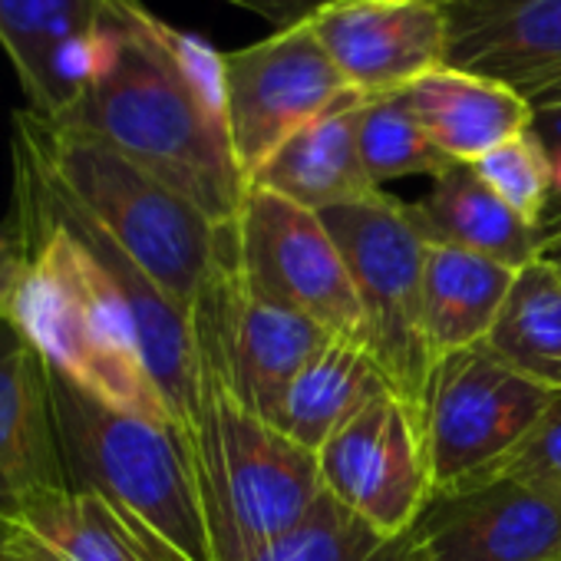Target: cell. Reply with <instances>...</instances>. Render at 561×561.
Listing matches in <instances>:
<instances>
[{
  "label": "cell",
  "mask_w": 561,
  "mask_h": 561,
  "mask_svg": "<svg viewBox=\"0 0 561 561\" xmlns=\"http://www.w3.org/2000/svg\"><path fill=\"white\" fill-rule=\"evenodd\" d=\"M308 24L360 96L403 93L446 67V14L436 0H331Z\"/></svg>",
  "instance_id": "12"
},
{
  "label": "cell",
  "mask_w": 561,
  "mask_h": 561,
  "mask_svg": "<svg viewBox=\"0 0 561 561\" xmlns=\"http://www.w3.org/2000/svg\"><path fill=\"white\" fill-rule=\"evenodd\" d=\"M446 67L531 96L561 80V0H446Z\"/></svg>",
  "instance_id": "14"
},
{
  "label": "cell",
  "mask_w": 561,
  "mask_h": 561,
  "mask_svg": "<svg viewBox=\"0 0 561 561\" xmlns=\"http://www.w3.org/2000/svg\"><path fill=\"white\" fill-rule=\"evenodd\" d=\"M11 541H14V525L0 518V561L8 558V551H11Z\"/></svg>",
  "instance_id": "31"
},
{
  "label": "cell",
  "mask_w": 561,
  "mask_h": 561,
  "mask_svg": "<svg viewBox=\"0 0 561 561\" xmlns=\"http://www.w3.org/2000/svg\"><path fill=\"white\" fill-rule=\"evenodd\" d=\"M407 538L416 561H561V495L472 479L430 495Z\"/></svg>",
  "instance_id": "11"
},
{
  "label": "cell",
  "mask_w": 561,
  "mask_h": 561,
  "mask_svg": "<svg viewBox=\"0 0 561 561\" xmlns=\"http://www.w3.org/2000/svg\"><path fill=\"white\" fill-rule=\"evenodd\" d=\"M50 182L185 314L211 277L231 225H215L188 198L119 156L113 146L54 126L31 110L14 116Z\"/></svg>",
  "instance_id": "2"
},
{
  "label": "cell",
  "mask_w": 561,
  "mask_h": 561,
  "mask_svg": "<svg viewBox=\"0 0 561 561\" xmlns=\"http://www.w3.org/2000/svg\"><path fill=\"white\" fill-rule=\"evenodd\" d=\"M248 561H416L407 535L387 538L328 492L311 515Z\"/></svg>",
  "instance_id": "23"
},
{
  "label": "cell",
  "mask_w": 561,
  "mask_h": 561,
  "mask_svg": "<svg viewBox=\"0 0 561 561\" xmlns=\"http://www.w3.org/2000/svg\"><path fill=\"white\" fill-rule=\"evenodd\" d=\"M390 390L377 360L354 337H331L291 380L280 400L277 430H285L308 453L321 446L377 393Z\"/></svg>",
  "instance_id": "21"
},
{
  "label": "cell",
  "mask_w": 561,
  "mask_h": 561,
  "mask_svg": "<svg viewBox=\"0 0 561 561\" xmlns=\"http://www.w3.org/2000/svg\"><path fill=\"white\" fill-rule=\"evenodd\" d=\"M67 485L57 439L50 367L0 321V518L18 512L44 489Z\"/></svg>",
  "instance_id": "15"
},
{
  "label": "cell",
  "mask_w": 561,
  "mask_h": 561,
  "mask_svg": "<svg viewBox=\"0 0 561 561\" xmlns=\"http://www.w3.org/2000/svg\"><path fill=\"white\" fill-rule=\"evenodd\" d=\"M324 492L387 538L407 535L430 502V469L413 410L383 390L318 453Z\"/></svg>",
  "instance_id": "10"
},
{
  "label": "cell",
  "mask_w": 561,
  "mask_h": 561,
  "mask_svg": "<svg viewBox=\"0 0 561 561\" xmlns=\"http://www.w3.org/2000/svg\"><path fill=\"white\" fill-rule=\"evenodd\" d=\"M334 234L364 311V347L387 387L416 413L433 354L426 344V238L407 202L383 188L318 211Z\"/></svg>",
  "instance_id": "5"
},
{
  "label": "cell",
  "mask_w": 561,
  "mask_h": 561,
  "mask_svg": "<svg viewBox=\"0 0 561 561\" xmlns=\"http://www.w3.org/2000/svg\"><path fill=\"white\" fill-rule=\"evenodd\" d=\"M67 485L103 495L175 561H211L185 436L119 413L50 370Z\"/></svg>",
  "instance_id": "4"
},
{
  "label": "cell",
  "mask_w": 561,
  "mask_h": 561,
  "mask_svg": "<svg viewBox=\"0 0 561 561\" xmlns=\"http://www.w3.org/2000/svg\"><path fill=\"white\" fill-rule=\"evenodd\" d=\"M554 397V390L522 377L485 344L436 357L413 413L430 495L489 472L522 443Z\"/></svg>",
  "instance_id": "6"
},
{
  "label": "cell",
  "mask_w": 561,
  "mask_h": 561,
  "mask_svg": "<svg viewBox=\"0 0 561 561\" xmlns=\"http://www.w3.org/2000/svg\"><path fill=\"white\" fill-rule=\"evenodd\" d=\"M4 561H50V558H44L34 545H27V541L14 531V541H11V551H8Z\"/></svg>",
  "instance_id": "30"
},
{
  "label": "cell",
  "mask_w": 561,
  "mask_h": 561,
  "mask_svg": "<svg viewBox=\"0 0 561 561\" xmlns=\"http://www.w3.org/2000/svg\"><path fill=\"white\" fill-rule=\"evenodd\" d=\"M367 96H354L280 146L251 185L285 195L311 211H324L344 202L380 192L360 159L357 113Z\"/></svg>",
  "instance_id": "17"
},
{
  "label": "cell",
  "mask_w": 561,
  "mask_h": 561,
  "mask_svg": "<svg viewBox=\"0 0 561 561\" xmlns=\"http://www.w3.org/2000/svg\"><path fill=\"white\" fill-rule=\"evenodd\" d=\"M188 453L211 561H248L301 525L324 495L318 456L244 410L202 364Z\"/></svg>",
  "instance_id": "3"
},
{
  "label": "cell",
  "mask_w": 561,
  "mask_h": 561,
  "mask_svg": "<svg viewBox=\"0 0 561 561\" xmlns=\"http://www.w3.org/2000/svg\"><path fill=\"white\" fill-rule=\"evenodd\" d=\"M485 347L522 377L561 393V267L538 254L518 267Z\"/></svg>",
  "instance_id": "22"
},
{
  "label": "cell",
  "mask_w": 561,
  "mask_h": 561,
  "mask_svg": "<svg viewBox=\"0 0 561 561\" xmlns=\"http://www.w3.org/2000/svg\"><path fill=\"white\" fill-rule=\"evenodd\" d=\"M228 4L254 11L257 18L271 21L277 31H285V27L311 21L324 4H331V0H228Z\"/></svg>",
  "instance_id": "27"
},
{
  "label": "cell",
  "mask_w": 561,
  "mask_h": 561,
  "mask_svg": "<svg viewBox=\"0 0 561 561\" xmlns=\"http://www.w3.org/2000/svg\"><path fill=\"white\" fill-rule=\"evenodd\" d=\"M18 271H21V244L11 228H0V308H4V298L14 285Z\"/></svg>",
  "instance_id": "29"
},
{
  "label": "cell",
  "mask_w": 561,
  "mask_h": 561,
  "mask_svg": "<svg viewBox=\"0 0 561 561\" xmlns=\"http://www.w3.org/2000/svg\"><path fill=\"white\" fill-rule=\"evenodd\" d=\"M518 267L499 264L476 251L426 241V344L433 360L453 351L485 344Z\"/></svg>",
  "instance_id": "20"
},
{
  "label": "cell",
  "mask_w": 561,
  "mask_h": 561,
  "mask_svg": "<svg viewBox=\"0 0 561 561\" xmlns=\"http://www.w3.org/2000/svg\"><path fill=\"white\" fill-rule=\"evenodd\" d=\"M407 208L426 241L456 244L508 267H525L541 254L538 228L522 221L466 162L439 172L430 195Z\"/></svg>",
  "instance_id": "19"
},
{
  "label": "cell",
  "mask_w": 561,
  "mask_h": 561,
  "mask_svg": "<svg viewBox=\"0 0 561 561\" xmlns=\"http://www.w3.org/2000/svg\"><path fill=\"white\" fill-rule=\"evenodd\" d=\"M221 70L228 139L248 185L295 133L360 96L337 73L308 21L221 54Z\"/></svg>",
  "instance_id": "8"
},
{
  "label": "cell",
  "mask_w": 561,
  "mask_h": 561,
  "mask_svg": "<svg viewBox=\"0 0 561 561\" xmlns=\"http://www.w3.org/2000/svg\"><path fill=\"white\" fill-rule=\"evenodd\" d=\"M472 169L522 221L538 228L551 202V159L531 129L495 146Z\"/></svg>",
  "instance_id": "25"
},
{
  "label": "cell",
  "mask_w": 561,
  "mask_h": 561,
  "mask_svg": "<svg viewBox=\"0 0 561 561\" xmlns=\"http://www.w3.org/2000/svg\"><path fill=\"white\" fill-rule=\"evenodd\" d=\"M531 103V133L541 139V146H558L561 142V80L525 96Z\"/></svg>",
  "instance_id": "28"
},
{
  "label": "cell",
  "mask_w": 561,
  "mask_h": 561,
  "mask_svg": "<svg viewBox=\"0 0 561 561\" xmlns=\"http://www.w3.org/2000/svg\"><path fill=\"white\" fill-rule=\"evenodd\" d=\"M357 146L370 182L380 188L383 182L407 175L436 179L453 165L433 139L423 133L416 116L410 113L403 93L367 96L357 113Z\"/></svg>",
  "instance_id": "24"
},
{
  "label": "cell",
  "mask_w": 561,
  "mask_h": 561,
  "mask_svg": "<svg viewBox=\"0 0 561 561\" xmlns=\"http://www.w3.org/2000/svg\"><path fill=\"white\" fill-rule=\"evenodd\" d=\"M485 476H505V479L561 495V393L538 416V423L522 436V443L476 479H485Z\"/></svg>",
  "instance_id": "26"
},
{
  "label": "cell",
  "mask_w": 561,
  "mask_h": 561,
  "mask_svg": "<svg viewBox=\"0 0 561 561\" xmlns=\"http://www.w3.org/2000/svg\"><path fill=\"white\" fill-rule=\"evenodd\" d=\"M54 126L113 146L215 225L241 215L248 179L228 139L221 54L162 24L139 0H123L87 90Z\"/></svg>",
  "instance_id": "1"
},
{
  "label": "cell",
  "mask_w": 561,
  "mask_h": 561,
  "mask_svg": "<svg viewBox=\"0 0 561 561\" xmlns=\"http://www.w3.org/2000/svg\"><path fill=\"white\" fill-rule=\"evenodd\" d=\"M403 100L433 146L466 165L531 129V103L518 90L453 67L420 77Z\"/></svg>",
  "instance_id": "16"
},
{
  "label": "cell",
  "mask_w": 561,
  "mask_h": 561,
  "mask_svg": "<svg viewBox=\"0 0 561 561\" xmlns=\"http://www.w3.org/2000/svg\"><path fill=\"white\" fill-rule=\"evenodd\" d=\"M119 8L123 0H0V47L34 116L60 123L77 106Z\"/></svg>",
  "instance_id": "13"
},
{
  "label": "cell",
  "mask_w": 561,
  "mask_h": 561,
  "mask_svg": "<svg viewBox=\"0 0 561 561\" xmlns=\"http://www.w3.org/2000/svg\"><path fill=\"white\" fill-rule=\"evenodd\" d=\"M436 4H446V0H436Z\"/></svg>",
  "instance_id": "33"
},
{
  "label": "cell",
  "mask_w": 561,
  "mask_h": 561,
  "mask_svg": "<svg viewBox=\"0 0 561 561\" xmlns=\"http://www.w3.org/2000/svg\"><path fill=\"white\" fill-rule=\"evenodd\" d=\"M541 254L561 267V238H558V241H548V244H541Z\"/></svg>",
  "instance_id": "32"
},
{
  "label": "cell",
  "mask_w": 561,
  "mask_h": 561,
  "mask_svg": "<svg viewBox=\"0 0 561 561\" xmlns=\"http://www.w3.org/2000/svg\"><path fill=\"white\" fill-rule=\"evenodd\" d=\"M238 231V267L248 285L334 337L364 341V311L347 261L318 211L248 185Z\"/></svg>",
  "instance_id": "9"
},
{
  "label": "cell",
  "mask_w": 561,
  "mask_h": 561,
  "mask_svg": "<svg viewBox=\"0 0 561 561\" xmlns=\"http://www.w3.org/2000/svg\"><path fill=\"white\" fill-rule=\"evenodd\" d=\"M11 525L50 561H175L103 495L73 485L37 492Z\"/></svg>",
  "instance_id": "18"
},
{
  "label": "cell",
  "mask_w": 561,
  "mask_h": 561,
  "mask_svg": "<svg viewBox=\"0 0 561 561\" xmlns=\"http://www.w3.org/2000/svg\"><path fill=\"white\" fill-rule=\"evenodd\" d=\"M188 321L198 364L211 370L244 410L271 426H277L280 400L298 370L334 337L311 318L261 298L248 285L238 267L234 225L225 234L218 264Z\"/></svg>",
  "instance_id": "7"
}]
</instances>
